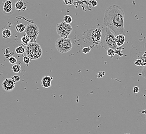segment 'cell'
Here are the masks:
<instances>
[{"mask_svg":"<svg viewBox=\"0 0 146 134\" xmlns=\"http://www.w3.org/2000/svg\"><path fill=\"white\" fill-rule=\"evenodd\" d=\"M124 12L120 6L112 5L106 9L104 14L103 25L110 28L115 36L122 34L125 35L124 27Z\"/></svg>","mask_w":146,"mask_h":134,"instance_id":"cell-1","label":"cell"},{"mask_svg":"<svg viewBox=\"0 0 146 134\" xmlns=\"http://www.w3.org/2000/svg\"><path fill=\"white\" fill-rule=\"evenodd\" d=\"M101 45L105 50L110 48L115 49L117 47L115 42V35L110 28L105 26L102 27Z\"/></svg>","mask_w":146,"mask_h":134,"instance_id":"cell-2","label":"cell"},{"mask_svg":"<svg viewBox=\"0 0 146 134\" xmlns=\"http://www.w3.org/2000/svg\"><path fill=\"white\" fill-rule=\"evenodd\" d=\"M102 27L100 25L96 26L86 33V38L89 42L95 45H101Z\"/></svg>","mask_w":146,"mask_h":134,"instance_id":"cell-3","label":"cell"},{"mask_svg":"<svg viewBox=\"0 0 146 134\" xmlns=\"http://www.w3.org/2000/svg\"><path fill=\"white\" fill-rule=\"evenodd\" d=\"M25 52L31 60H36L42 55V51L39 44L36 42H31L27 46Z\"/></svg>","mask_w":146,"mask_h":134,"instance_id":"cell-4","label":"cell"},{"mask_svg":"<svg viewBox=\"0 0 146 134\" xmlns=\"http://www.w3.org/2000/svg\"><path fill=\"white\" fill-rule=\"evenodd\" d=\"M55 46L56 50L60 53L63 54L70 51L73 47V45L70 38H64L61 37L56 40Z\"/></svg>","mask_w":146,"mask_h":134,"instance_id":"cell-5","label":"cell"},{"mask_svg":"<svg viewBox=\"0 0 146 134\" xmlns=\"http://www.w3.org/2000/svg\"><path fill=\"white\" fill-rule=\"evenodd\" d=\"M56 32L62 38H67L73 30L72 26L64 22L58 23L56 26Z\"/></svg>","mask_w":146,"mask_h":134,"instance_id":"cell-6","label":"cell"},{"mask_svg":"<svg viewBox=\"0 0 146 134\" xmlns=\"http://www.w3.org/2000/svg\"><path fill=\"white\" fill-rule=\"evenodd\" d=\"M25 33L31 39V42H36L39 33V28L34 23H29L26 26Z\"/></svg>","mask_w":146,"mask_h":134,"instance_id":"cell-7","label":"cell"},{"mask_svg":"<svg viewBox=\"0 0 146 134\" xmlns=\"http://www.w3.org/2000/svg\"><path fill=\"white\" fill-rule=\"evenodd\" d=\"M15 85L16 82H15L11 78H6L3 81L2 87L5 91L11 92L14 89Z\"/></svg>","mask_w":146,"mask_h":134,"instance_id":"cell-8","label":"cell"},{"mask_svg":"<svg viewBox=\"0 0 146 134\" xmlns=\"http://www.w3.org/2000/svg\"><path fill=\"white\" fill-rule=\"evenodd\" d=\"M2 10L6 14H10L13 13V3L11 0H7L4 3Z\"/></svg>","mask_w":146,"mask_h":134,"instance_id":"cell-9","label":"cell"},{"mask_svg":"<svg viewBox=\"0 0 146 134\" xmlns=\"http://www.w3.org/2000/svg\"><path fill=\"white\" fill-rule=\"evenodd\" d=\"M54 78L50 76H45L42 78L41 81V84L42 87L44 88H48L51 86V81Z\"/></svg>","mask_w":146,"mask_h":134,"instance_id":"cell-10","label":"cell"},{"mask_svg":"<svg viewBox=\"0 0 146 134\" xmlns=\"http://www.w3.org/2000/svg\"><path fill=\"white\" fill-rule=\"evenodd\" d=\"M125 41V37L124 35L120 34L115 36V42L117 47H121Z\"/></svg>","mask_w":146,"mask_h":134,"instance_id":"cell-11","label":"cell"},{"mask_svg":"<svg viewBox=\"0 0 146 134\" xmlns=\"http://www.w3.org/2000/svg\"><path fill=\"white\" fill-rule=\"evenodd\" d=\"M15 9L17 11H21L25 7V2L23 0H18L17 2L15 3Z\"/></svg>","mask_w":146,"mask_h":134,"instance_id":"cell-12","label":"cell"},{"mask_svg":"<svg viewBox=\"0 0 146 134\" xmlns=\"http://www.w3.org/2000/svg\"><path fill=\"white\" fill-rule=\"evenodd\" d=\"M21 40L22 45L24 46H26V47L31 42V39L30 38V37L27 35H23L22 37Z\"/></svg>","mask_w":146,"mask_h":134,"instance_id":"cell-13","label":"cell"},{"mask_svg":"<svg viewBox=\"0 0 146 134\" xmlns=\"http://www.w3.org/2000/svg\"><path fill=\"white\" fill-rule=\"evenodd\" d=\"M15 28H16V30L17 32H18L19 33H23V32L25 31L26 26L23 23H19V24L16 25Z\"/></svg>","mask_w":146,"mask_h":134,"instance_id":"cell-14","label":"cell"},{"mask_svg":"<svg viewBox=\"0 0 146 134\" xmlns=\"http://www.w3.org/2000/svg\"><path fill=\"white\" fill-rule=\"evenodd\" d=\"M2 36H3L4 38H9L11 36V32L9 29H7V28H6L4 29L2 32Z\"/></svg>","mask_w":146,"mask_h":134,"instance_id":"cell-15","label":"cell"},{"mask_svg":"<svg viewBox=\"0 0 146 134\" xmlns=\"http://www.w3.org/2000/svg\"><path fill=\"white\" fill-rule=\"evenodd\" d=\"M124 48L121 47H117V48H115V54H117L119 56H123V50Z\"/></svg>","mask_w":146,"mask_h":134,"instance_id":"cell-16","label":"cell"},{"mask_svg":"<svg viewBox=\"0 0 146 134\" xmlns=\"http://www.w3.org/2000/svg\"><path fill=\"white\" fill-rule=\"evenodd\" d=\"M16 53L18 54H23L25 52V48L23 45H20L15 49Z\"/></svg>","mask_w":146,"mask_h":134,"instance_id":"cell-17","label":"cell"},{"mask_svg":"<svg viewBox=\"0 0 146 134\" xmlns=\"http://www.w3.org/2000/svg\"><path fill=\"white\" fill-rule=\"evenodd\" d=\"M21 70V66L19 64H15L12 67L13 71L16 73L20 72Z\"/></svg>","mask_w":146,"mask_h":134,"instance_id":"cell-18","label":"cell"},{"mask_svg":"<svg viewBox=\"0 0 146 134\" xmlns=\"http://www.w3.org/2000/svg\"><path fill=\"white\" fill-rule=\"evenodd\" d=\"M63 21H64V22L65 23L70 24V23L73 22V19L70 16L66 14V15H65L64 16Z\"/></svg>","mask_w":146,"mask_h":134,"instance_id":"cell-19","label":"cell"},{"mask_svg":"<svg viewBox=\"0 0 146 134\" xmlns=\"http://www.w3.org/2000/svg\"><path fill=\"white\" fill-rule=\"evenodd\" d=\"M107 54L108 56H110L111 58H112L113 57L115 56V50L112 48L108 49L107 50Z\"/></svg>","mask_w":146,"mask_h":134,"instance_id":"cell-20","label":"cell"},{"mask_svg":"<svg viewBox=\"0 0 146 134\" xmlns=\"http://www.w3.org/2000/svg\"><path fill=\"white\" fill-rule=\"evenodd\" d=\"M9 62L11 64H16L17 62V60L16 58H15L14 56H11L9 58Z\"/></svg>","mask_w":146,"mask_h":134,"instance_id":"cell-21","label":"cell"},{"mask_svg":"<svg viewBox=\"0 0 146 134\" xmlns=\"http://www.w3.org/2000/svg\"><path fill=\"white\" fill-rule=\"evenodd\" d=\"M145 47L146 50V43H145ZM139 75H141L144 78H146V65L143 67V69L142 70L141 74H139Z\"/></svg>","mask_w":146,"mask_h":134,"instance_id":"cell-22","label":"cell"},{"mask_svg":"<svg viewBox=\"0 0 146 134\" xmlns=\"http://www.w3.org/2000/svg\"><path fill=\"white\" fill-rule=\"evenodd\" d=\"M23 61L25 62V64L29 66V64L31 61V59L28 56H25L23 58Z\"/></svg>","mask_w":146,"mask_h":134,"instance_id":"cell-23","label":"cell"},{"mask_svg":"<svg viewBox=\"0 0 146 134\" xmlns=\"http://www.w3.org/2000/svg\"><path fill=\"white\" fill-rule=\"evenodd\" d=\"M90 51H91V48L89 47H85L82 49V52L85 54L89 53Z\"/></svg>","mask_w":146,"mask_h":134,"instance_id":"cell-24","label":"cell"},{"mask_svg":"<svg viewBox=\"0 0 146 134\" xmlns=\"http://www.w3.org/2000/svg\"><path fill=\"white\" fill-rule=\"evenodd\" d=\"M141 61L143 62V67L145 66L146 65V52H145L144 53H143V56L141 57Z\"/></svg>","mask_w":146,"mask_h":134,"instance_id":"cell-25","label":"cell"},{"mask_svg":"<svg viewBox=\"0 0 146 134\" xmlns=\"http://www.w3.org/2000/svg\"><path fill=\"white\" fill-rule=\"evenodd\" d=\"M65 5H71L74 3V0H62Z\"/></svg>","mask_w":146,"mask_h":134,"instance_id":"cell-26","label":"cell"},{"mask_svg":"<svg viewBox=\"0 0 146 134\" xmlns=\"http://www.w3.org/2000/svg\"><path fill=\"white\" fill-rule=\"evenodd\" d=\"M89 3L90 4V5L91 6L93 7H96V6L98 5V2L96 0H90L89 1Z\"/></svg>","mask_w":146,"mask_h":134,"instance_id":"cell-27","label":"cell"},{"mask_svg":"<svg viewBox=\"0 0 146 134\" xmlns=\"http://www.w3.org/2000/svg\"><path fill=\"white\" fill-rule=\"evenodd\" d=\"M135 64L137 66H143V62L140 59H138L135 60Z\"/></svg>","mask_w":146,"mask_h":134,"instance_id":"cell-28","label":"cell"},{"mask_svg":"<svg viewBox=\"0 0 146 134\" xmlns=\"http://www.w3.org/2000/svg\"><path fill=\"white\" fill-rule=\"evenodd\" d=\"M11 79L15 81V82H17L19 81L20 80V76H14L11 77Z\"/></svg>","mask_w":146,"mask_h":134,"instance_id":"cell-29","label":"cell"},{"mask_svg":"<svg viewBox=\"0 0 146 134\" xmlns=\"http://www.w3.org/2000/svg\"><path fill=\"white\" fill-rule=\"evenodd\" d=\"M105 72H103V71H100V72H99L98 73V74H97V77L98 78H102L103 77V76L105 75Z\"/></svg>","mask_w":146,"mask_h":134,"instance_id":"cell-30","label":"cell"},{"mask_svg":"<svg viewBox=\"0 0 146 134\" xmlns=\"http://www.w3.org/2000/svg\"><path fill=\"white\" fill-rule=\"evenodd\" d=\"M133 92L134 93H137L139 91V88L138 86H135L133 88Z\"/></svg>","mask_w":146,"mask_h":134,"instance_id":"cell-31","label":"cell"},{"mask_svg":"<svg viewBox=\"0 0 146 134\" xmlns=\"http://www.w3.org/2000/svg\"><path fill=\"white\" fill-rule=\"evenodd\" d=\"M129 134V133H125V134Z\"/></svg>","mask_w":146,"mask_h":134,"instance_id":"cell-32","label":"cell"}]
</instances>
